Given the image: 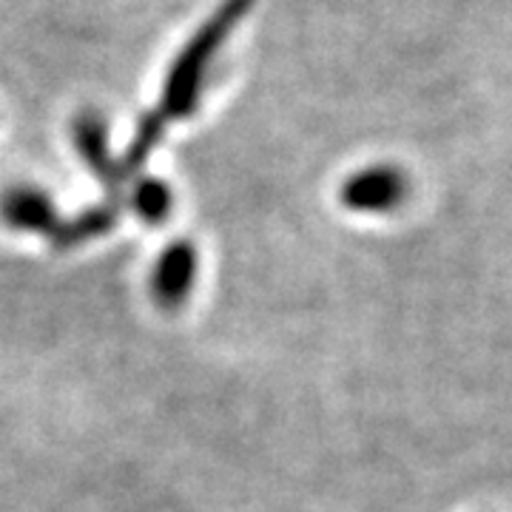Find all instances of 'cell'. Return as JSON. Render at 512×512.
Listing matches in <instances>:
<instances>
[{
    "label": "cell",
    "mask_w": 512,
    "mask_h": 512,
    "mask_svg": "<svg viewBox=\"0 0 512 512\" xmlns=\"http://www.w3.org/2000/svg\"><path fill=\"white\" fill-rule=\"evenodd\" d=\"M251 6H254V0H222L220 6L202 20V26L185 43L183 52L174 57V63H171V69L163 80L160 106L154 109V114L163 120L165 126L174 120H183L197 109L214 57L220 55L225 40L245 20Z\"/></svg>",
    "instance_id": "6da1fadb"
},
{
    "label": "cell",
    "mask_w": 512,
    "mask_h": 512,
    "mask_svg": "<svg viewBox=\"0 0 512 512\" xmlns=\"http://www.w3.org/2000/svg\"><path fill=\"white\" fill-rule=\"evenodd\" d=\"M174 194L171 188L157 180V177H143L131 188V208L137 211V217L146 222H160L171 211Z\"/></svg>",
    "instance_id": "8992f818"
},
{
    "label": "cell",
    "mask_w": 512,
    "mask_h": 512,
    "mask_svg": "<svg viewBox=\"0 0 512 512\" xmlns=\"http://www.w3.org/2000/svg\"><path fill=\"white\" fill-rule=\"evenodd\" d=\"M0 214L15 231L43 234L52 242H55L60 228H63L52 197L46 191L35 188V185H18V188L6 191V197L0 202Z\"/></svg>",
    "instance_id": "277c9868"
},
{
    "label": "cell",
    "mask_w": 512,
    "mask_h": 512,
    "mask_svg": "<svg viewBox=\"0 0 512 512\" xmlns=\"http://www.w3.org/2000/svg\"><path fill=\"white\" fill-rule=\"evenodd\" d=\"M197 268H200L197 248L191 242H171L154 265V276H151L154 299L163 308L183 305L197 282Z\"/></svg>",
    "instance_id": "3957f363"
},
{
    "label": "cell",
    "mask_w": 512,
    "mask_h": 512,
    "mask_svg": "<svg viewBox=\"0 0 512 512\" xmlns=\"http://www.w3.org/2000/svg\"><path fill=\"white\" fill-rule=\"evenodd\" d=\"M407 197V177L393 165H370L342 185V202L356 214H387Z\"/></svg>",
    "instance_id": "7a4b0ae2"
},
{
    "label": "cell",
    "mask_w": 512,
    "mask_h": 512,
    "mask_svg": "<svg viewBox=\"0 0 512 512\" xmlns=\"http://www.w3.org/2000/svg\"><path fill=\"white\" fill-rule=\"evenodd\" d=\"M74 146L80 151L83 163L97 174V180L106 185L109 191H117L120 183L126 180L120 171V160H114L109 151V134H106V123L94 114L86 111L77 117L74 123Z\"/></svg>",
    "instance_id": "5b68a950"
}]
</instances>
